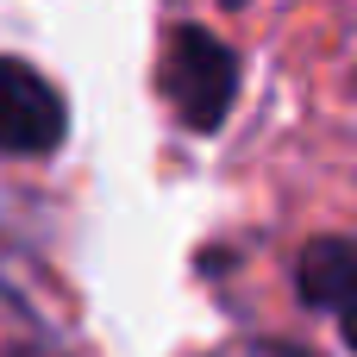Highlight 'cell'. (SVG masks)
Instances as JSON below:
<instances>
[{
    "label": "cell",
    "instance_id": "cell-3",
    "mask_svg": "<svg viewBox=\"0 0 357 357\" xmlns=\"http://www.w3.org/2000/svg\"><path fill=\"white\" fill-rule=\"evenodd\" d=\"M69 132L63 94L19 56H0V157H50Z\"/></svg>",
    "mask_w": 357,
    "mask_h": 357
},
{
    "label": "cell",
    "instance_id": "cell-2",
    "mask_svg": "<svg viewBox=\"0 0 357 357\" xmlns=\"http://www.w3.org/2000/svg\"><path fill=\"white\" fill-rule=\"evenodd\" d=\"M163 94L176 100V113H182L188 132H213V126L226 119L232 94H238V63H232V50H226L213 31H201V25L169 31Z\"/></svg>",
    "mask_w": 357,
    "mask_h": 357
},
{
    "label": "cell",
    "instance_id": "cell-5",
    "mask_svg": "<svg viewBox=\"0 0 357 357\" xmlns=\"http://www.w3.org/2000/svg\"><path fill=\"white\" fill-rule=\"evenodd\" d=\"M207 357H314V351L282 345V339H238V345H220V351H207Z\"/></svg>",
    "mask_w": 357,
    "mask_h": 357
},
{
    "label": "cell",
    "instance_id": "cell-1",
    "mask_svg": "<svg viewBox=\"0 0 357 357\" xmlns=\"http://www.w3.org/2000/svg\"><path fill=\"white\" fill-rule=\"evenodd\" d=\"M0 357H82L75 320L56 301V289L0 251Z\"/></svg>",
    "mask_w": 357,
    "mask_h": 357
},
{
    "label": "cell",
    "instance_id": "cell-4",
    "mask_svg": "<svg viewBox=\"0 0 357 357\" xmlns=\"http://www.w3.org/2000/svg\"><path fill=\"white\" fill-rule=\"evenodd\" d=\"M301 301L314 307V314H345V295H351V251H345V238H320L307 257H301Z\"/></svg>",
    "mask_w": 357,
    "mask_h": 357
}]
</instances>
